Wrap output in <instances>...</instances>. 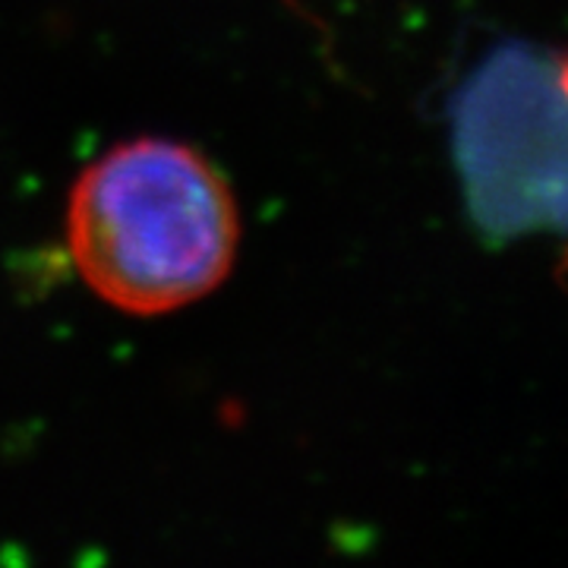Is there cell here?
<instances>
[{
  "label": "cell",
  "mask_w": 568,
  "mask_h": 568,
  "mask_svg": "<svg viewBox=\"0 0 568 568\" xmlns=\"http://www.w3.org/2000/svg\"><path fill=\"white\" fill-rule=\"evenodd\" d=\"M82 282L136 316L203 301L227 278L241 219L224 178L190 145L136 140L82 174L67 209Z\"/></svg>",
  "instance_id": "cell-1"
},
{
  "label": "cell",
  "mask_w": 568,
  "mask_h": 568,
  "mask_svg": "<svg viewBox=\"0 0 568 568\" xmlns=\"http://www.w3.org/2000/svg\"><path fill=\"white\" fill-rule=\"evenodd\" d=\"M455 162L487 237L568 231V99L556 58L499 48L455 102Z\"/></svg>",
  "instance_id": "cell-2"
},
{
  "label": "cell",
  "mask_w": 568,
  "mask_h": 568,
  "mask_svg": "<svg viewBox=\"0 0 568 568\" xmlns=\"http://www.w3.org/2000/svg\"><path fill=\"white\" fill-rule=\"evenodd\" d=\"M566 272H568V256H566Z\"/></svg>",
  "instance_id": "cell-3"
}]
</instances>
